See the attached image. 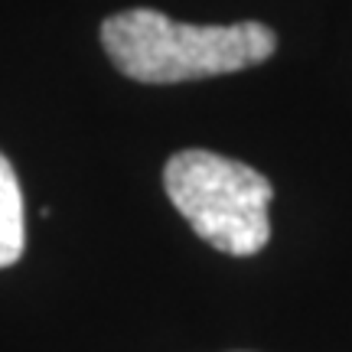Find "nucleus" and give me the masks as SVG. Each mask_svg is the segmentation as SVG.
Instances as JSON below:
<instances>
[{
  "label": "nucleus",
  "instance_id": "3",
  "mask_svg": "<svg viewBox=\"0 0 352 352\" xmlns=\"http://www.w3.org/2000/svg\"><path fill=\"white\" fill-rule=\"evenodd\" d=\"M23 192L10 160L0 153V267H10L23 258Z\"/></svg>",
  "mask_w": 352,
  "mask_h": 352
},
{
  "label": "nucleus",
  "instance_id": "2",
  "mask_svg": "<svg viewBox=\"0 0 352 352\" xmlns=\"http://www.w3.org/2000/svg\"><path fill=\"white\" fill-rule=\"evenodd\" d=\"M164 189L192 232L232 258H252L271 239L274 186L254 166L212 151H179L164 166Z\"/></svg>",
  "mask_w": 352,
  "mask_h": 352
},
{
  "label": "nucleus",
  "instance_id": "1",
  "mask_svg": "<svg viewBox=\"0 0 352 352\" xmlns=\"http://www.w3.org/2000/svg\"><path fill=\"white\" fill-rule=\"evenodd\" d=\"M101 46L118 72L144 85L241 72L267 63L277 36L264 23L192 26L151 7H134L101 23Z\"/></svg>",
  "mask_w": 352,
  "mask_h": 352
}]
</instances>
